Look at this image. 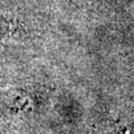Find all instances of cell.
I'll use <instances>...</instances> for the list:
<instances>
[{"instance_id": "1", "label": "cell", "mask_w": 134, "mask_h": 134, "mask_svg": "<svg viewBox=\"0 0 134 134\" xmlns=\"http://www.w3.org/2000/svg\"><path fill=\"white\" fill-rule=\"evenodd\" d=\"M31 102L26 93L7 91L0 93V112L5 115H17L30 110Z\"/></svg>"}, {"instance_id": "2", "label": "cell", "mask_w": 134, "mask_h": 134, "mask_svg": "<svg viewBox=\"0 0 134 134\" xmlns=\"http://www.w3.org/2000/svg\"><path fill=\"white\" fill-rule=\"evenodd\" d=\"M9 31V23L5 17L0 16V39L5 37Z\"/></svg>"}]
</instances>
